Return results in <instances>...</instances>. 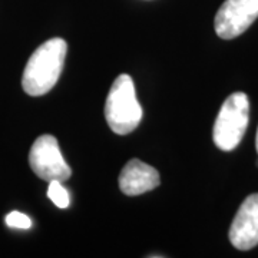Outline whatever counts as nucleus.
<instances>
[{
  "instance_id": "f257e3e1",
  "label": "nucleus",
  "mask_w": 258,
  "mask_h": 258,
  "mask_svg": "<svg viewBox=\"0 0 258 258\" xmlns=\"http://www.w3.org/2000/svg\"><path fill=\"white\" fill-rule=\"evenodd\" d=\"M68 43L60 37L49 39L29 57L22 76L23 91L30 96L46 95L55 86L64 64Z\"/></svg>"
},
{
  "instance_id": "f03ea898",
  "label": "nucleus",
  "mask_w": 258,
  "mask_h": 258,
  "mask_svg": "<svg viewBox=\"0 0 258 258\" xmlns=\"http://www.w3.org/2000/svg\"><path fill=\"white\" fill-rule=\"evenodd\" d=\"M105 118L109 128L118 135H128L138 128L142 119V108L129 75H119L112 83L105 103Z\"/></svg>"
},
{
  "instance_id": "7ed1b4c3",
  "label": "nucleus",
  "mask_w": 258,
  "mask_h": 258,
  "mask_svg": "<svg viewBox=\"0 0 258 258\" xmlns=\"http://www.w3.org/2000/svg\"><path fill=\"white\" fill-rule=\"evenodd\" d=\"M249 120V101L244 92H234L222 103L214 123V144L221 151H232L240 145Z\"/></svg>"
},
{
  "instance_id": "20e7f679",
  "label": "nucleus",
  "mask_w": 258,
  "mask_h": 258,
  "mask_svg": "<svg viewBox=\"0 0 258 258\" xmlns=\"http://www.w3.org/2000/svg\"><path fill=\"white\" fill-rule=\"evenodd\" d=\"M29 165L43 181L64 182L72 175V169L62 157L57 139L52 135H42L33 142L29 152Z\"/></svg>"
},
{
  "instance_id": "39448f33",
  "label": "nucleus",
  "mask_w": 258,
  "mask_h": 258,
  "mask_svg": "<svg viewBox=\"0 0 258 258\" xmlns=\"http://www.w3.org/2000/svg\"><path fill=\"white\" fill-rule=\"evenodd\" d=\"M258 18V0H225L215 15V32L221 39L242 35Z\"/></svg>"
},
{
  "instance_id": "423d86ee",
  "label": "nucleus",
  "mask_w": 258,
  "mask_h": 258,
  "mask_svg": "<svg viewBox=\"0 0 258 258\" xmlns=\"http://www.w3.org/2000/svg\"><path fill=\"white\" fill-rule=\"evenodd\" d=\"M231 244L248 251L258 245V194L248 195L235 214L228 232Z\"/></svg>"
},
{
  "instance_id": "0eeeda50",
  "label": "nucleus",
  "mask_w": 258,
  "mask_h": 258,
  "mask_svg": "<svg viewBox=\"0 0 258 258\" xmlns=\"http://www.w3.org/2000/svg\"><path fill=\"white\" fill-rule=\"evenodd\" d=\"M159 172L154 166L148 165L139 159H131L120 171L119 188L122 192L129 197L152 191L159 186Z\"/></svg>"
},
{
  "instance_id": "6e6552de",
  "label": "nucleus",
  "mask_w": 258,
  "mask_h": 258,
  "mask_svg": "<svg viewBox=\"0 0 258 258\" xmlns=\"http://www.w3.org/2000/svg\"><path fill=\"white\" fill-rule=\"evenodd\" d=\"M62 184L63 182H60V181H50L49 188H47V197L50 198V201L55 204L56 207L68 208L71 205V197Z\"/></svg>"
},
{
  "instance_id": "1a4fd4ad",
  "label": "nucleus",
  "mask_w": 258,
  "mask_h": 258,
  "mask_svg": "<svg viewBox=\"0 0 258 258\" xmlns=\"http://www.w3.org/2000/svg\"><path fill=\"white\" fill-rule=\"evenodd\" d=\"M6 224L10 228H18V230H29L32 227V220L26 214L19 211H12L6 215Z\"/></svg>"
},
{
  "instance_id": "9d476101",
  "label": "nucleus",
  "mask_w": 258,
  "mask_h": 258,
  "mask_svg": "<svg viewBox=\"0 0 258 258\" xmlns=\"http://www.w3.org/2000/svg\"><path fill=\"white\" fill-rule=\"evenodd\" d=\"M255 148H257V152H258V129H257V138H255Z\"/></svg>"
},
{
  "instance_id": "9b49d317",
  "label": "nucleus",
  "mask_w": 258,
  "mask_h": 258,
  "mask_svg": "<svg viewBox=\"0 0 258 258\" xmlns=\"http://www.w3.org/2000/svg\"><path fill=\"white\" fill-rule=\"evenodd\" d=\"M257 165H258V161H257Z\"/></svg>"
}]
</instances>
